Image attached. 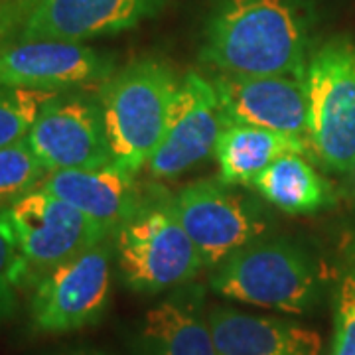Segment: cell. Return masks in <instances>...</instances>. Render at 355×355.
<instances>
[{"mask_svg": "<svg viewBox=\"0 0 355 355\" xmlns=\"http://www.w3.org/2000/svg\"><path fill=\"white\" fill-rule=\"evenodd\" d=\"M308 20L294 0H221L205 26L203 64L229 76H306Z\"/></svg>", "mask_w": 355, "mask_h": 355, "instance_id": "6da1fadb", "label": "cell"}, {"mask_svg": "<svg viewBox=\"0 0 355 355\" xmlns=\"http://www.w3.org/2000/svg\"><path fill=\"white\" fill-rule=\"evenodd\" d=\"M178 89L176 71L153 58L137 60L103 81L99 105L114 164L132 174L148 166Z\"/></svg>", "mask_w": 355, "mask_h": 355, "instance_id": "7a4b0ae2", "label": "cell"}, {"mask_svg": "<svg viewBox=\"0 0 355 355\" xmlns=\"http://www.w3.org/2000/svg\"><path fill=\"white\" fill-rule=\"evenodd\" d=\"M209 284L229 300L302 316L320 300L322 272L298 243L257 237L229 254Z\"/></svg>", "mask_w": 355, "mask_h": 355, "instance_id": "3957f363", "label": "cell"}, {"mask_svg": "<svg viewBox=\"0 0 355 355\" xmlns=\"http://www.w3.org/2000/svg\"><path fill=\"white\" fill-rule=\"evenodd\" d=\"M0 231L18 254L20 286H34L55 266L113 239L76 207L40 186L0 207Z\"/></svg>", "mask_w": 355, "mask_h": 355, "instance_id": "277c9868", "label": "cell"}, {"mask_svg": "<svg viewBox=\"0 0 355 355\" xmlns=\"http://www.w3.org/2000/svg\"><path fill=\"white\" fill-rule=\"evenodd\" d=\"M128 288L142 294L180 288L203 268V259L182 223L172 200L144 202L113 237Z\"/></svg>", "mask_w": 355, "mask_h": 355, "instance_id": "5b68a950", "label": "cell"}, {"mask_svg": "<svg viewBox=\"0 0 355 355\" xmlns=\"http://www.w3.org/2000/svg\"><path fill=\"white\" fill-rule=\"evenodd\" d=\"M308 142L331 172H352L355 164V44L331 38L306 67Z\"/></svg>", "mask_w": 355, "mask_h": 355, "instance_id": "8992f818", "label": "cell"}, {"mask_svg": "<svg viewBox=\"0 0 355 355\" xmlns=\"http://www.w3.org/2000/svg\"><path fill=\"white\" fill-rule=\"evenodd\" d=\"M111 241L55 266L32 286L30 320L42 334H69L95 326L111 300Z\"/></svg>", "mask_w": 355, "mask_h": 355, "instance_id": "52a82bcc", "label": "cell"}, {"mask_svg": "<svg viewBox=\"0 0 355 355\" xmlns=\"http://www.w3.org/2000/svg\"><path fill=\"white\" fill-rule=\"evenodd\" d=\"M172 207L207 268H217L266 229L263 209L221 180H200L182 188L172 198Z\"/></svg>", "mask_w": 355, "mask_h": 355, "instance_id": "ba28073f", "label": "cell"}, {"mask_svg": "<svg viewBox=\"0 0 355 355\" xmlns=\"http://www.w3.org/2000/svg\"><path fill=\"white\" fill-rule=\"evenodd\" d=\"M34 154L46 172L93 170L113 164L99 101L83 95L51 97L28 135Z\"/></svg>", "mask_w": 355, "mask_h": 355, "instance_id": "9c48e42d", "label": "cell"}, {"mask_svg": "<svg viewBox=\"0 0 355 355\" xmlns=\"http://www.w3.org/2000/svg\"><path fill=\"white\" fill-rule=\"evenodd\" d=\"M225 127L227 119L214 81L190 71L180 81L162 140L146 168L158 180L182 176L216 153Z\"/></svg>", "mask_w": 355, "mask_h": 355, "instance_id": "30bf717a", "label": "cell"}, {"mask_svg": "<svg viewBox=\"0 0 355 355\" xmlns=\"http://www.w3.org/2000/svg\"><path fill=\"white\" fill-rule=\"evenodd\" d=\"M164 0H14L16 42L87 40L125 32L160 10Z\"/></svg>", "mask_w": 355, "mask_h": 355, "instance_id": "8fae6325", "label": "cell"}, {"mask_svg": "<svg viewBox=\"0 0 355 355\" xmlns=\"http://www.w3.org/2000/svg\"><path fill=\"white\" fill-rule=\"evenodd\" d=\"M114 73V60L79 42L32 40L0 46V85L65 89L103 83Z\"/></svg>", "mask_w": 355, "mask_h": 355, "instance_id": "7c38bea8", "label": "cell"}, {"mask_svg": "<svg viewBox=\"0 0 355 355\" xmlns=\"http://www.w3.org/2000/svg\"><path fill=\"white\" fill-rule=\"evenodd\" d=\"M214 85L227 125L268 128L308 140V95L302 77L219 73Z\"/></svg>", "mask_w": 355, "mask_h": 355, "instance_id": "4fadbf2b", "label": "cell"}, {"mask_svg": "<svg viewBox=\"0 0 355 355\" xmlns=\"http://www.w3.org/2000/svg\"><path fill=\"white\" fill-rule=\"evenodd\" d=\"M40 188L76 207L109 237H114L144 203L137 174L114 162L93 170L50 172Z\"/></svg>", "mask_w": 355, "mask_h": 355, "instance_id": "5bb4252c", "label": "cell"}, {"mask_svg": "<svg viewBox=\"0 0 355 355\" xmlns=\"http://www.w3.org/2000/svg\"><path fill=\"white\" fill-rule=\"evenodd\" d=\"M219 355H320V334L296 322L216 306L207 314Z\"/></svg>", "mask_w": 355, "mask_h": 355, "instance_id": "9a60e30c", "label": "cell"}, {"mask_svg": "<svg viewBox=\"0 0 355 355\" xmlns=\"http://www.w3.org/2000/svg\"><path fill=\"white\" fill-rule=\"evenodd\" d=\"M140 345L144 355H219L202 288L186 286L150 308L140 326Z\"/></svg>", "mask_w": 355, "mask_h": 355, "instance_id": "2e32d148", "label": "cell"}, {"mask_svg": "<svg viewBox=\"0 0 355 355\" xmlns=\"http://www.w3.org/2000/svg\"><path fill=\"white\" fill-rule=\"evenodd\" d=\"M310 144L277 130L249 125H227L217 140L219 180L227 186L251 184L265 168L286 154H306Z\"/></svg>", "mask_w": 355, "mask_h": 355, "instance_id": "e0dca14e", "label": "cell"}, {"mask_svg": "<svg viewBox=\"0 0 355 355\" xmlns=\"http://www.w3.org/2000/svg\"><path fill=\"white\" fill-rule=\"evenodd\" d=\"M249 186L270 205L291 216L316 214L331 203L328 182L304 154H286L275 160Z\"/></svg>", "mask_w": 355, "mask_h": 355, "instance_id": "ac0fdd59", "label": "cell"}, {"mask_svg": "<svg viewBox=\"0 0 355 355\" xmlns=\"http://www.w3.org/2000/svg\"><path fill=\"white\" fill-rule=\"evenodd\" d=\"M55 91L0 85V148L28 139L40 111Z\"/></svg>", "mask_w": 355, "mask_h": 355, "instance_id": "d6986e66", "label": "cell"}, {"mask_svg": "<svg viewBox=\"0 0 355 355\" xmlns=\"http://www.w3.org/2000/svg\"><path fill=\"white\" fill-rule=\"evenodd\" d=\"M46 168L34 154L28 139L0 148V205H8L36 190L46 178Z\"/></svg>", "mask_w": 355, "mask_h": 355, "instance_id": "ffe728a7", "label": "cell"}, {"mask_svg": "<svg viewBox=\"0 0 355 355\" xmlns=\"http://www.w3.org/2000/svg\"><path fill=\"white\" fill-rule=\"evenodd\" d=\"M331 355H355V249L347 259L336 292Z\"/></svg>", "mask_w": 355, "mask_h": 355, "instance_id": "44dd1931", "label": "cell"}, {"mask_svg": "<svg viewBox=\"0 0 355 355\" xmlns=\"http://www.w3.org/2000/svg\"><path fill=\"white\" fill-rule=\"evenodd\" d=\"M18 288H22L18 254L8 237L0 231V324L10 320L16 312Z\"/></svg>", "mask_w": 355, "mask_h": 355, "instance_id": "7402d4cb", "label": "cell"}, {"mask_svg": "<svg viewBox=\"0 0 355 355\" xmlns=\"http://www.w3.org/2000/svg\"><path fill=\"white\" fill-rule=\"evenodd\" d=\"M71 355H103V354H97V352H79V354H71Z\"/></svg>", "mask_w": 355, "mask_h": 355, "instance_id": "603a6c76", "label": "cell"}, {"mask_svg": "<svg viewBox=\"0 0 355 355\" xmlns=\"http://www.w3.org/2000/svg\"><path fill=\"white\" fill-rule=\"evenodd\" d=\"M354 174H355V164H354Z\"/></svg>", "mask_w": 355, "mask_h": 355, "instance_id": "cb8c5ba5", "label": "cell"}]
</instances>
